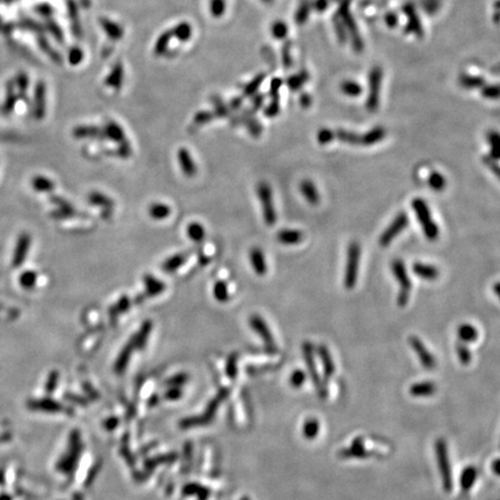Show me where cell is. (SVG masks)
Returning a JSON list of instances; mask_svg holds the SVG:
<instances>
[{
    "mask_svg": "<svg viewBox=\"0 0 500 500\" xmlns=\"http://www.w3.org/2000/svg\"><path fill=\"white\" fill-rule=\"evenodd\" d=\"M152 329H153V322L151 320H146V321L143 322L139 331L136 332L132 336L134 345H136L137 349H143L146 345V342H147L149 335H151Z\"/></svg>",
    "mask_w": 500,
    "mask_h": 500,
    "instance_id": "cell-22",
    "label": "cell"
},
{
    "mask_svg": "<svg viewBox=\"0 0 500 500\" xmlns=\"http://www.w3.org/2000/svg\"><path fill=\"white\" fill-rule=\"evenodd\" d=\"M107 133H108V136H109L113 140H115V142H118V143L124 142V134H123L122 129H119L117 125L109 124V127L107 128Z\"/></svg>",
    "mask_w": 500,
    "mask_h": 500,
    "instance_id": "cell-46",
    "label": "cell"
},
{
    "mask_svg": "<svg viewBox=\"0 0 500 500\" xmlns=\"http://www.w3.org/2000/svg\"><path fill=\"white\" fill-rule=\"evenodd\" d=\"M385 22L386 25L390 27V28L396 27L398 23V17L396 16V13H394V12H387V13L385 14Z\"/></svg>",
    "mask_w": 500,
    "mask_h": 500,
    "instance_id": "cell-51",
    "label": "cell"
},
{
    "mask_svg": "<svg viewBox=\"0 0 500 500\" xmlns=\"http://www.w3.org/2000/svg\"><path fill=\"white\" fill-rule=\"evenodd\" d=\"M76 215V210H61L58 211H53L51 213V217L57 218V219H66V218H71Z\"/></svg>",
    "mask_w": 500,
    "mask_h": 500,
    "instance_id": "cell-49",
    "label": "cell"
},
{
    "mask_svg": "<svg viewBox=\"0 0 500 500\" xmlns=\"http://www.w3.org/2000/svg\"><path fill=\"white\" fill-rule=\"evenodd\" d=\"M134 347H136V345H134L133 339H132V338H131V339L127 343V345L123 347L121 355H119L117 361H116L115 368H116V371H117V372H123V370H124V368L127 367V365H128V362H129V359H130L131 355H132V351H133Z\"/></svg>",
    "mask_w": 500,
    "mask_h": 500,
    "instance_id": "cell-29",
    "label": "cell"
},
{
    "mask_svg": "<svg viewBox=\"0 0 500 500\" xmlns=\"http://www.w3.org/2000/svg\"><path fill=\"white\" fill-rule=\"evenodd\" d=\"M36 279H37V276L34 271H25L20 276V284L25 289H32L36 284Z\"/></svg>",
    "mask_w": 500,
    "mask_h": 500,
    "instance_id": "cell-43",
    "label": "cell"
},
{
    "mask_svg": "<svg viewBox=\"0 0 500 500\" xmlns=\"http://www.w3.org/2000/svg\"><path fill=\"white\" fill-rule=\"evenodd\" d=\"M493 21H495L496 23H500V12L499 11H496L495 14H493Z\"/></svg>",
    "mask_w": 500,
    "mask_h": 500,
    "instance_id": "cell-58",
    "label": "cell"
},
{
    "mask_svg": "<svg viewBox=\"0 0 500 500\" xmlns=\"http://www.w3.org/2000/svg\"><path fill=\"white\" fill-rule=\"evenodd\" d=\"M305 379H306V374L302 372V371L298 370L292 374L291 382L293 386H295V387H300L302 383L305 382Z\"/></svg>",
    "mask_w": 500,
    "mask_h": 500,
    "instance_id": "cell-50",
    "label": "cell"
},
{
    "mask_svg": "<svg viewBox=\"0 0 500 500\" xmlns=\"http://www.w3.org/2000/svg\"><path fill=\"white\" fill-rule=\"evenodd\" d=\"M257 197H258L260 205H262L263 219L266 226H274L277 223V213L274 205V196H272V189L268 182L262 181L257 184L256 188Z\"/></svg>",
    "mask_w": 500,
    "mask_h": 500,
    "instance_id": "cell-5",
    "label": "cell"
},
{
    "mask_svg": "<svg viewBox=\"0 0 500 500\" xmlns=\"http://www.w3.org/2000/svg\"><path fill=\"white\" fill-rule=\"evenodd\" d=\"M409 226V217L405 212H400L396 217L391 220L389 226L383 230V233L379 238V244L382 248L390 245L395 238H397L406 227Z\"/></svg>",
    "mask_w": 500,
    "mask_h": 500,
    "instance_id": "cell-7",
    "label": "cell"
},
{
    "mask_svg": "<svg viewBox=\"0 0 500 500\" xmlns=\"http://www.w3.org/2000/svg\"><path fill=\"white\" fill-rule=\"evenodd\" d=\"M493 292L496 293V295L498 296V299L500 300V281H498V283H496L495 285H493Z\"/></svg>",
    "mask_w": 500,
    "mask_h": 500,
    "instance_id": "cell-57",
    "label": "cell"
},
{
    "mask_svg": "<svg viewBox=\"0 0 500 500\" xmlns=\"http://www.w3.org/2000/svg\"><path fill=\"white\" fill-rule=\"evenodd\" d=\"M329 6V0H316L314 2V8L319 12H323L328 8Z\"/></svg>",
    "mask_w": 500,
    "mask_h": 500,
    "instance_id": "cell-53",
    "label": "cell"
},
{
    "mask_svg": "<svg viewBox=\"0 0 500 500\" xmlns=\"http://www.w3.org/2000/svg\"><path fill=\"white\" fill-rule=\"evenodd\" d=\"M459 83L461 87H463L465 89H476V88H482L486 81H485L484 78L482 77H476V76H470V74L462 73L459 77Z\"/></svg>",
    "mask_w": 500,
    "mask_h": 500,
    "instance_id": "cell-27",
    "label": "cell"
},
{
    "mask_svg": "<svg viewBox=\"0 0 500 500\" xmlns=\"http://www.w3.org/2000/svg\"><path fill=\"white\" fill-rule=\"evenodd\" d=\"M476 477H477V470H476L474 467H468V468L462 472V476H461V485H462V489L465 491H468L470 487L474 485Z\"/></svg>",
    "mask_w": 500,
    "mask_h": 500,
    "instance_id": "cell-38",
    "label": "cell"
},
{
    "mask_svg": "<svg viewBox=\"0 0 500 500\" xmlns=\"http://www.w3.org/2000/svg\"><path fill=\"white\" fill-rule=\"evenodd\" d=\"M187 235L191 241L199 243V242H202L203 240H204L205 236H206L205 227L203 226L202 224L197 223V221L191 223L188 225V227H187Z\"/></svg>",
    "mask_w": 500,
    "mask_h": 500,
    "instance_id": "cell-31",
    "label": "cell"
},
{
    "mask_svg": "<svg viewBox=\"0 0 500 500\" xmlns=\"http://www.w3.org/2000/svg\"><path fill=\"white\" fill-rule=\"evenodd\" d=\"M455 350H456L457 357H459L461 364L469 365L470 361H471V353H470V350L467 346V344L459 340L456 345H455Z\"/></svg>",
    "mask_w": 500,
    "mask_h": 500,
    "instance_id": "cell-39",
    "label": "cell"
},
{
    "mask_svg": "<svg viewBox=\"0 0 500 500\" xmlns=\"http://www.w3.org/2000/svg\"><path fill=\"white\" fill-rule=\"evenodd\" d=\"M131 308V300L128 295H123L119 300L109 309L110 319L115 320L121 314L125 313Z\"/></svg>",
    "mask_w": 500,
    "mask_h": 500,
    "instance_id": "cell-33",
    "label": "cell"
},
{
    "mask_svg": "<svg viewBox=\"0 0 500 500\" xmlns=\"http://www.w3.org/2000/svg\"><path fill=\"white\" fill-rule=\"evenodd\" d=\"M177 158L179 167H181L184 175L187 176V177H194L197 174V172H198V169H197V164L194 161L189 151L185 148H181L177 153Z\"/></svg>",
    "mask_w": 500,
    "mask_h": 500,
    "instance_id": "cell-15",
    "label": "cell"
},
{
    "mask_svg": "<svg viewBox=\"0 0 500 500\" xmlns=\"http://www.w3.org/2000/svg\"><path fill=\"white\" fill-rule=\"evenodd\" d=\"M212 293H213L214 299L218 302H227L230 299L228 286L225 283L224 280H218L215 281L213 285V290H212Z\"/></svg>",
    "mask_w": 500,
    "mask_h": 500,
    "instance_id": "cell-35",
    "label": "cell"
},
{
    "mask_svg": "<svg viewBox=\"0 0 500 500\" xmlns=\"http://www.w3.org/2000/svg\"><path fill=\"white\" fill-rule=\"evenodd\" d=\"M486 140L490 146V157L495 160H500V132L490 130L486 133Z\"/></svg>",
    "mask_w": 500,
    "mask_h": 500,
    "instance_id": "cell-28",
    "label": "cell"
},
{
    "mask_svg": "<svg viewBox=\"0 0 500 500\" xmlns=\"http://www.w3.org/2000/svg\"><path fill=\"white\" fill-rule=\"evenodd\" d=\"M409 344L410 346L412 347L416 355H418L419 361L423 365L425 368H429V370H432V368L435 367L436 362L435 359L432 355V353L429 351L425 344L421 342L420 339L417 336H410L409 337Z\"/></svg>",
    "mask_w": 500,
    "mask_h": 500,
    "instance_id": "cell-10",
    "label": "cell"
},
{
    "mask_svg": "<svg viewBox=\"0 0 500 500\" xmlns=\"http://www.w3.org/2000/svg\"><path fill=\"white\" fill-rule=\"evenodd\" d=\"M335 136H336V139H338L342 143L349 144V145L353 146H360L361 134L351 132V131L344 130V129H339V130H337L336 132H335Z\"/></svg>",
    "mask_w": 500,
    "mask_h": 500,
    "instance_id": "cell-32",
    "label": "cell"
},
{
    "mask_svg": "<svg viewBox=\"0 0 500 500\" xmlns=\"http://www.w3.org/2000/svg\"><path fill=\"white\" fill-rule=\"evenodd\" d=\"M32 185L36 191H41V193H51L55 189V184L51 179L43 177V176H36L32 178Z\"/></svg>",
    "mask_w": 500,
    "mask_h": 500,
    "instance_id": "cell-37",
    "label": "cell"
},
{
    "mask_svg": "<svg viewBox=\"0 0 500 500\" xmlns=\"http://www.w3.org/2000/svg\"><path fill=\"white\" fill-rule=\"evenodd\" d=\"M361 247L358 241H351L347 247L345 272H344V286L346 290H353L358 280L359 263H360Z\"/></svg>",
    "mask_w": 500,
    "mask_h": 500,
    "instance_id": "cell-3",
    "label": "cell"
},
{
    "mask_svg": "<svg viewBox=\"0 0 500 500\" xmlns=\"http://www.w3.org/2000/svg\"><path fill=\"white\" fill-rule=\"evenodd\" d=\"M491 71L493 72V73L496 74H499L500 73V62L498 63V64H496L495 66H493L492 68H491Z\"/></svg>",
    "mask_w": 500,
    "mask_h": 500,
    "instance_id": "cell-59",
    "label": "cell"
},
{
    "mask_svg": "<svg viewBox=\"0 0 500 500\" xmlns=\"http://www.w3.org/2000/svg\"><path fill=\"white\" fill-rule=\"evenodd\" d=\"M300 193L310 205L316 206L321 202L319 190H317L315 183L310 179H304L300 182Z\"/></svg>",
    "mask_w": 500,
    "mask_h": 500,
    "instance_id": "cell-17",
    "label": "cell"
},
{
    "mask_svg": "<svg viewBox=\"0 0 500 500\" xmlns=\"http://www.w3.org/2000/svg\"><path fill=\"white\" fill-rule=\"evenodd\" d=\"M88 202L91 203L92 205L98 206L104 211H112L113 208V202L112 198L106 196V194L97 193V191H93L88 194Z\"/></svg>",
    "mask_w": 500,
    "mask_h": 500,
    "instance_id": "cell-26",
    "label": "cell"
},
{
    "mask_svg": "<svg viewBox=\"0 0 500 500\" xmlns=\"http://www.w3.org/2000/svg\"><path fill=\"white\" fill-rule=\"evenodd\" d=\"M340 91L350 97H357L362 93V87L353 80H344L340 83Z\"/></svg>",
    "mask_w": 500,
    "mask_h": 500,
    "instance_id": "cell-36",
    "label": "cell"
},
{
    "mask_svg": "<svg viewBox=\"0 0 500 500\" xmlns=\"http://www.w3.org/2000/svg\"><path fill=\"white\" fill-rule=\"evenodd\" d=\"M335 138H336L335 131L330 130V129H321L317 133V142L321 145H327V144L334 142Z\"/></svg>",
    "mask_w": 500,
    "mask_h": 500,
    "instance_id": "cell-44",
    "label": "cell"
},
{
    "mask_svg": "<svg viewBox=\"0 0 500 500\" xmlns=\"http://www.w3.org/2000/svg\"><path fill=\"white\" fill-rule=\"evenodd\" d=\"M31 235L27 234V233H22L17 238L16 249H14L13 254V260H12V264H13L14 268H19L26 260L27 254H28L29 248H31Z\"/></svg>",
    "mask_w": 500,
    "mask_h": 500,
    "instance_id": "cell-13",
    "label": "cell"
},
{
    "mask_svg": "<svg viewBox=\"0 0 500 500\" xmlns=\"http://www.w3.org/2000/svg\"><path fill=\"white\" fill-rule=\"evenodd\" d=\"M228 373L234 374L235 373V355L230 357L229 362H228Z\"/></svg>",
    "mask_w": 500,
    "mask_h": 500,
    "instance_id": "cell-55",
    "label": "cell"
},
{
    "mask_svg": "<svg viewBox=\"0 0 500 500\" xmlns=\"http://www.w3.org/2000/svg\"><path fill=\"white\" fill-rule=\"evenodd\" d=\"M309 12H310L309 4H308V2H304V4L300 6V10H299L298 14H296L295 21H298L299 23L305 22V21L307 20L308 16H309Z\"/></svg>",
    "mask_w": 500,
    "mask_h": 500,
    "instance_id": "cell-48",
    "label": "cell"
},
{
    "mask_svg": "<svg viewBox=\"0 0 500 500\" xmlns=\"http://www.w3.org/2000/svg\"><path fill=\"white\" fill-rule=\"evenodd\" d=\"M249 260L254 271L258 276H264L268 272V265L265 262V256L262 249L258 247H253L249 251Z\"/></svg>",
    "mask_w": 500,
    "mask_h": 500,
    "instance_id": "cell-16",
    "label": "cell"
},
{
    "mask_svg": "<svg viewBox=\"0 0 500 500\" xmlns=\"http://www.w3.org/2000/svg\"><path fill=\"white\" fill-rule=\"evenodd\" d=\"M435 451L440 475H441L442 484H444V489L447 491V492H449V491L452 490V486H453V482H452V471L451 466H449L447 446H446L445 440L439 439L438 441H436Z\"/></svg>",
    "mask_w": 500,
    "mask_h": 500,
    "instance_id": "cell-8",
    "label": "cell"
},
{
    "mask_svg": "<svg viewBox=\"0 0 500 500\" xmlns=\"http://www.w3.org/2000/svg\"><path fill=\"white\" fill-rule=\"evenodd\" d=\"M427 183H429V187L434 191H440L446 189V185H447V179L441 173L439 172H431L429 175V178H427Z\"/></svg>",
    "mask_w": 500,
    "mask_h": 500,
    "instance_id": "cell-34",
    "label": "cell"
},
{
    "mask_svg": "<svg viewBox=\"0 0 500 500\" xmlns=\"http://www.w3.org/2000/svg\"><path fill=\"white\" fill-rule=\"evenodd\" d=\"M350 4H351V0H340L337 14L345 26L347 36L350 35L353 50L355 52H361L364 50V41L358 31L357 22L350 11Z\"/></svg>",
    "mask_w": 500,
    "mask_h": 500,
    "instance_id": "cell-2",
    "label": "cell"
},
{
    "mask_svg": "<svg viewBox=\"0 0 500 500\" xmlns=\"http://www.w3.org/2000/svg\"><path fill=\"white\" fill-rule=\"evenodd\" d=\"M412 272L420 279L427 281L436 280L440 276V270L436 266L421 262H417L412 264Z\"/></svg>",
    "mask_w": 500,
    "mask_h": 500,
    "instance_id": "cell-14",
    "label": "cell"
},
{
    "mask_svg": "<svg viewBox=\"0 0 500 500\" xmlns=\"http://www.w3.org/2000/svg\"><path fill=\"white\" fill-rule=\"evenodd\" d=\"M459 340L463 343H474L478 339V330L469 323H463L457 328Z\"/></svg>",
    "mask_w": 500,
    "mask_h": 500,
    "instance_id": "cell-25",
    "label": "cell"
},
{
    "mask_svg": "<svg viewBox=\"0 0 500 500\" xmlns=\"http://www.w3.org/2000/svg\"><path fill=\"white\" fill-rule=\"evenodd\" d=\"M386 136H387V131H386V129L383 127L373 128L372 130L367 131L366 133L361 134L360 146L375 145V144L382 142V140L385 139Z\"/></svg>",
    "mask_w": 500,
    "mask_h": 500,
    "instance_id": "cell-20",
    "label": "cell"
},
{
    "mask_svg": "<svg viewBox=\"0 0 500 500\" xmlns=\"http://www.w3.org/2000/svg\"><path fill=\"white\" fill-rule=\"evenodd\" d=\"M334 26H335V31H336V35H337V38L338 41H339V43L342 44H345L347 42V32H346V29H345V26H344L343 21L340 20V17L338 16V14H336V16H334Z\"/></svg>",
    "mask_w": 500,
    "mask_h": 500,
    "instance_id": "cell-41",
    "label": "cell"
},
{
    "mask_svg": "<svg viewBox=\"0 0 500 500\" xmlns=\"http://www.w3.org/2000/svg\"><path fill=\"white\" fill-rule=\"evenodd\" d=\"M402 11L403 13L405 14V16L408 17V22H406L404 32H405L406 34H414L417 36L418 38L423 37V25H421V21L419 19L415 5L412 4V2H405V4L403 5Z\"/></svg>",
    "mask_w": 500,
    "mask_h": 500,
    "instance_id": "cell-9",
    "label": "cell"
},
{
    "mask_svg": "<svg viewBox=\"0 0 500 500\" xmlns=\"http://www.w3.org/2000/svg\"><path fill=\"white\" fill-rule=\"evenodd\" d=\"M249 325L258 336L264 340V343L269 347H274V339L272 336L270 328L268 327V323L265 320L258 314H253L249 317Z\"/></svg>",
    "mask_w": 500,
    "mask_h": 500,
    "instance_id": "cell-11",
    "label": "cell"
},
{
    "mask_svg": "<svg viewBox=\"0 0 500 500\" xmlns=\"http://www.w3.org/2000/svg\"><path fill=\"white\" fill-rule=\"evenodd\" d=\"M305 235L300 229L284 228L277 233V240L281 244L285 245H295L301 243Z\"/></svg>",
    "mask_w": 500,
    "mask_h": 500,
    "instance_id": "cell-18",
    "label": "cell"
},
{
    "mask_svg": "<svg viewBox=\"0 0 500 500\" xmlns=\"http://www.w3.org/2000/svg\"><path fill=\"white\" fill-rule=\"evenodd\" d=\"M434 391H435V385H434L433 382L429 381L415 383V385H412L411 388H410V394H411L412 396L418 397L430 396V395L434 394Z\"/></svg>",
    "mask_w": 500,
    "mask_h": 500,
    "instance_id": "cell-30",
    "label": "cell"
},
{
    "mask_svg": "<svg viewBox=\"0 0 500 500\" xmlns=\"http://www.w3.org/2000/svg\"><path fill=\"white\" fill-rule=\"evenodd\" d=\"M148 215L154 220H164L170 217L172 214V209L169 205L163 204V203H152L148 206Z\"/></svg>",
    "mask_w": 500,
    "mask_h": 500,
    "instance_id": "cell-23",
    "label": "cell"
},
{
    "mask_svg": "<svg viewBox=\"0 0 500 500\" xmlns=\"http://www.w3.org/2000/svg\"><path fill=\"white\" fill-rule=\"evenodd\" d=\"M362 6H371V5H375V6H385L386 5V1L385 0H365L362 4H360Z\"/></svg>",
    "mask_w": 500,
    "mask_h": 500,
    "instance_id": "cell-54",
    "label": "cell"
},
{
    "mask_svg": "<svg viewBox=\"0 0 500 500\" xmlns=\"http://www.w3.org/2000/svg\"><path fill=\"white\" fill-rule=\"evenodd\" d=\"M482 97L487 100H498L500 98V85H485L481 88Z\"/></svg>",
    "mask_w": 500,
    "mask_h": 500,
    "instance_id": "cell-40",
    "label": "cell"
},
{
    "mask_svg": "<svg viewBox=\"0 0 500 500\" xmlns=\"http://www.w3.org/2000/svg\"><path fill=\"white\" fill-rule=\"evenodd\" d=\"M317 352H319L320 359H321L322 366L324 368L325 378H330L335 373V364L334 361H332L331 355L330 352H329L328 347L325 345H320L317 347Z\"/></svg>",
    "mask_w": 500,
    "mask_h": 500,
    "instance_id": "cell-24",
    "label": "cell"
},
{
    "mask_svg": "<svg viewBox=\"0 0 500 500\" xmlns=\"http://www.w3.org/2000/svg\"><path fill=\"white\" fill-rule=\"evenodd\" d=\"M144 285H145V294L148 296H155L160 293H162L166 290V285L163 281H161L158 278H155L153 274H145L143 278Z\"/></svg>",
    "mask_w": 500,
    "mask_h": 500,
    "instance_id": "cell-19",
    "label": "cell"
},
{
    "mask_svg": "<svg viewBox=\"0 0 500 500\" xmlns=\"http://www.w3.org/2000/svg\"><path fill=\"white\" fill-rule=\"evenodd\" d=\"M482 161H483V163L485 164V166H486L487 168H489L491 172L495 174L497 177L500 179V164L498 163V161L491 158L490 155H484V157L482 158Z\"/></svg>",
    "mask_w": 500,
    "mask_h": 500,
    "instance_id": "cell-45",
    "label": "cell"
},
{
    "mask_svg": "<svg viewBox=\"0 0 500 500\" xmlns=\"http://www.w3.org/2000/svg\"><path fill=\"white\" fill-rule=\"evenodd\" d=\"M420 7L426 14L434 16L441 7V0H420Z\"/></svg>",
    "mask_w": 500,
    "mask_h": 500,
    "instance_id": "cell-42",
    "label": "cell"
},
{
    "mask_svg": "<svg viewBox=\"0 0 500 500\" xmlns=\"http://www.w3.org/2000/svg\"><path fill=\"white\" fill-rule=\"evenodd\" d=\"M302 352H304L305 360H306V365H307L308 370H309V374H310L311 379H313V381H314V383H315L316 387L319 388V391H320V394H321V396H323V394H324V389H323L322 382H321V380H320L319 373H317L315 361H314L313 345H311L310 342L304 343V345H302Z\"/></svg>",
    "mask_w": 500,
    "mask_h": 500,
    "instance_id": "cell-12",
    "label": "cell"
},
{
    "mask_svg": "<svg viewBox=\"0 0 500 500\" xmlns=\"http://www.w3.org/2000/svg\"><path fill=\"white\" fill-rule=\"evenodd\" d=\"M391 272L395 279L400 284V291L397 294V305L400 307H405L409 304L410 294H411V279H410L406 266L402 259H394L391 262Z\"/></svg>",
    "mask_w": 500,
    "mask_h": 500,
    "instance_id": "cell-4",
    "label": "cell"
},
{
    "mask_svg": "<svg viewBox=\"0 0 500 500\" xmlns=\"http://www.w3.org/2000/svg\"><path fill=\"white\" fill-rule=\"evenodd\" d=\"M188 257H189L188 253H177L170 256L162 263V271L167 272V274H173V272L177 271L187 262Z\"/></svg>",
    "mask_w": 500,
    "mask_h": 500,
    "instance_id": "cell-21",
    "label": "cell"
},
{
    "mask_svg": "<svg viewBox=\"0 0 500 500\" xmlns=\"http://www.w3.org/2000/svg\"><path fill=\"white\" fill-rule=\"evenodd\" d=\"M412 210H414L416 217L423 228L424 235L430 241H435L439 238L440 229L432 217V212L423 198H415L411 203Z\"/></svg>",
    "mask_w": 500,
    "mask_h": 500,
    "instance_id": "cell-1",
    "label": "cell"
},
{
    "mask_svg": "<svg viewBox=\"0 0 500 500\" xmlns=\"http://www.w3.org/2000/svg\"><path fill=\"white\" fill-rule=\"evenodd\" d=\"M52 202L58 205L61 210H74L73 206H72L70 203L66 202L65 199L61 198V197H52Z\"/></svg>",
    "mask_w": 500,
    "mask_h": 500,
    "instance_id": "cell-52",
    "label": "cell"
},
{
    "mask_svg": "<svg viewBox=\"0 0 500 500\" xmlns=\"http://www.w3.org/2000/svg\"><path fill=\"white\" fill-rule=\"evenodd\" d=\"M492 469H493V471H495V474H496V475L500 476V459L496 460L495 462H493V465H492Z\"/></svg>",
    "mask_w": 500,
    "mask_h": 500,
    "instance_id": "cell-56",
    "label": "cell"
},
{
    "mask_svg": "<svg viewBox=\"0 0 500 500\" xmlns=\"http://www.w3.org/2000/svg\"><path fill=\"white\" fill-rule=\"evenodd\" d=\"M383 71L380 66H374L368 74V95L366 100V108L370 113H375L379 109L380 97H381Z\"/></svg>",
    "mask_w": 500,
    "mask_h": 500,
    "instance_id": "cell-6",
    "label": "cell"
},
{
    "mask_svg": "<svg viewBox=\"0 0 500 500\" xmlns=\"http://www.w3.org/2000/svg\"><path fill=\"white\" fill-rule=\"evenodd\" d=\"M319 431V423L316 420H309L305 425V435L307 438H315Z\"/></svg>",
    "mask_w": 500,
    "mask_h": 500,
    "instance_id": "cell-47",
    "label": "cell"
},
{
    "mask_svg": "<svg viewBox=\"0 0 500 500\" xmlns=\"http://www.w3.org/2000/svg\"><path fill=\"white\" fill-rule=\"evenodd\" d=\"M495 8H496V11H499L500 12V0H498V1L495 2Z\"/></svg>",
    "mask_w": 500,
    "mask_h": 500,
    "instance_id": "cell-60",
    "label": "cell"
}]
</instances>
